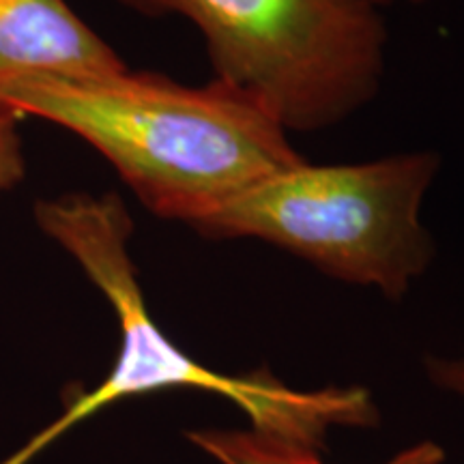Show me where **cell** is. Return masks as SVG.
<instances>
[{
	"label": "cell",
	"mask_w": 464,
	"mask_h": 464,
	"mask_svg": "<svg viewBox=\"0 0 464 464\" xmlns=\"http://www.w3.org/2000/svg\"><path fill=\"white\" fill-rule=\"evenodd\" d=\"M0 106L78 136L155 218L194 232L252 185L304 161L274 116L216 80L33 73L0 82Z\"/></svg>",
	"instance_id": "1"
},
{
	"label": "cell",
	"mask_w": 464,
	"mask_h": 464,
	"mask_svg": "<svg viewBox=\"0 0 464 464\" xmlns=\"http://www.w3.org/2000/svg\"><path fill=\"white\" fill-rule=\"evenodd\" d=\"M37 228L54 241L112 305L119 323V353L106 379L73 396L54 421L0 464H31L78 423L106 406L172 390H198L235 402L254 432L321 450L332 426L368 428L379 411L362 387L295 392L266 368L247 374H222L196 362L150 316L138 280L130 243L133 219L119 194L67 191L33 205Z\"/></svg>",
	"instance_id": "2"
},
{
	"label": "cell",
	"mask_w": 464,
	"mask_h": 464,
	"mask_svg": "<svg viewBox=\"0 0 464 464\" xmlns=\"http://www.w3.org/2000/svg\"><path fill=\"white\" fill-rule=\"evenodd\" d=\"M439 172L434 150L359 164L304 160L226 202L196 232L269 243L324 276L400 299L437 256L421 208Z\"/></svg>",
	"instance_id": "3"
},
{
	"label": "cell",
	"mask_w": 464,
	"mask_h": 464,
	"mask_svg": "<svg viewBox=\"0 0 464 464\" xmlns=\"http://www.w3.org/2000/svg\"><path fill=\"white\" fill-rule=\"evenodd\" d=\"M144 17L198 28L216 82L288 133L344 123L379 95L390 31L368 0H119Z\"/></svg>",
	"instance_id": "4"
},
{
	"label": "cell",
	"mask_w": 464,
	"mask_h": 464,
	"mask_svg": "<svg viewBox=\"0 0 464 464\" xmlns=\"http://www.w3.org/2000/svg\"><path fill=\"white\" fill-rule=\"evenodd\" d=\"M127 69L67 0H0V82L33 73L103 75Z\"/></svg>",
	"instance_id": "5"
},
{
	"label": "cell",
	"mask_w": 464,
	"mask_h": 464,
	"mask_svg": "<svg viewBox=\"0 0 464 464\" xmlns=\"http://www.w3.org/2000/svg\"><path fill=\"white\" fill-rule=\"evenodd\" d=\"M188 439L219 464H323L316 450L254 430H194L188 432ZM443 460L440 445L426 440L404 450L387 464H440Z\"/></svg>",
	"instance_id": "6"
},
{
	"label": "cell",
	"mask_w": 464,
	"mask_h": 464,
	"mask_svg": "<svg viewBox=\"0 0 464 464\" xmlns=\"http://www.w3.org/2000/svg\"><path fill=\"white\" fill-rule=\"evenodd\" d=\"M20 125V114L0 106V196L20 188L26 179V150Z\"/></svg>",
	"instance_id": "7"
},
{
	"label": "cell",
	"mask_w": 464,
	"mask_h": 464,
	"mask_svg": "<svg viewBox=\"0 0 464 464\" xmlns=\"http://www.w3.org/2000/svg\"><path fill=\"white\" fill-rule=\"evenodd\" d=\"M426 370L439 387L464 398V359L430 357L426 362Z\"/></svg>",
	"instance_id": "8"
},
{
	"label": "cell",
	"mask_w": 464,
	"mask_h": 464,
	"mask_svg": "<svg viewBox=\"0 0 464 464\" xmlns=\"http://www.w3.org/2000/svg\"><path fill=\"white\" fill-rule=\"evenodd\" d=\"M368 3L376 5V7H390V5H423V3H430V0H368Z\"/></svg>",
	"instance_id": "9"
}]
</instances>
